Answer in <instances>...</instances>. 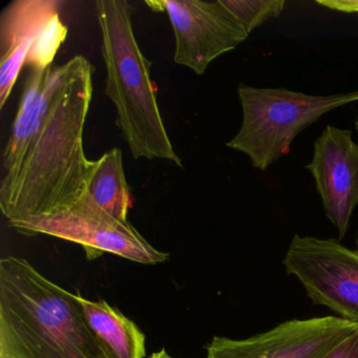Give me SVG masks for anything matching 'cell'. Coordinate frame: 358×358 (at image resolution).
Here are the masks:
<instances>
[{"label": "cell", "instance_id": "cell-1", "mask_svg": "<svg viewBox=\"0 0 358 358\" xmlns=\"http://www.w3.org/2000/svg\"><path fill=\"white\" fill-rule=\"evenodd\" d=\"M95 68L83 57L39 135L0 182V209L9 221L56 213L87 189L93 161L83 131L93 98Z\"/></svg>", "mask_w": 358, "mask_h": 358}, {"label": "cell", "instance_id": "cell-2", "mask_svg": "<svg viewBox=\"0 0 358 358\" xmlns=\"http://www.w3.org/2000/svg\"><path fill=\"white\" fill-rule=\"evenodd\" d=\"M0 358H116L95 334L77 294L27 259L0 261Z\"/></svg>", "mask_w": 358, "mask_h": 358}, {"label": "cell", "instance_id": "cell-3", "mask_svg": "<svg viewBox=\"0 0 358 358\" xmlns=\"http://www.w3.org/2000/svg\"><path fill=\"white\" fill-rule=\"evenodd\" d=\"M95 13L106 64V94L116 108V125L135 160H165L183 169L169 139L133 28L135 8L125 0H98Z\"/></svg>", "mask_w": 358, "mask_h": 358}, {"label": "cell", "instance_id": "cell-4", "mask_svg": "<svg viewBox=\"0 0 358 358\" xmlns=\"http://www.w3.org/2000/svg\"><path fill=\"white\" fill-rule=\"evenodd\" d=\"M238 94L243 122L226 146L247 155L259 171L288 155L295 137L322 115L358 102V91L317 96L241 83Z\"/></svg>", "mask_w": 358, "mask_h": 358}, {"label": "cell", "instance_id": "cell-5", "mask_svg": "<svg viewBox=\"0 0 358 358\" xmlns=\"http://www.w3.org/2000/svg\"><path fill=\"white\" fill-rule=\"evenodd\" d=\"M8 224L24 236L47 234L76 243L90 257L108 252L145 265L163 263L169 257L154 248L129 222L106 213L87 192L62 210Z\"/></svg>", "mask_w": 358, "mask_h": 358}, {"label": "cell", "instance_id": "cell-6", "mask_svg": "<svg viewBox=\"0 0 358 358\" xmlns=\"http://www.w3.org/2000/svg\"><path fill=\"white\" fill-rule=\"evenodd\" d=\"M64 0H13L0 13V110L24 66L43 70L68 36L62 20Z\"/></svg>", "mask_w": 358, "mask_h": 358}, {"label": "cell", "instance_id": "cell-7", "mask_svg": "<svg viewBox=\"0 0 358 358\" xmlns=\"http://www.w3.org/2000/svg\"><path fill=\"white\" fill-rule=\"evenodd\" d=\"M310 299L358 324V253L333 240L294 236L285 255Z\"/></svg>", "mask_w": 358, "mask_h": 358}, {"label": "cell", "instance_id": "cell-8", "mask_svg": "<svg viewBox=\"0 0 358 358\" xmlns=\"http://www.w3.org/2000/svg\"><path fill=\"white\" fill-rule=\"evenodd\" d=\"M154 11L165 12L175 35L173 62L202 76L213 60L244 43L249 35L217 1H146Z\"/></svg>", "mask_w": 358, "mask_h": 358}, {"label": "cell", "instance_id": "cell-9", "mask_svg": "<svg viewBox=\"0 0 358 358\" xmlns=\"http://www.w3.org/2000/svg\"><path fill=\"white\" fill-rule=\"evenodd\" d=\"M357 328L336 316L289 320L250 338L213 337L207 358H320Z\"/></svg>", "mask_w": 358, "mask_h": 358}, {"label": "cell", "instance_id": "cell-10", "mask_svg": "<svg viewBox=\"0 0 358 358\" xmlns=\"http://www.w3.org/2000/svg\"><path fill=\"white\" fill-rule=\"evenodd\" d=\"M306 167L313 176L324 213L343 238L358 205V145L352 131L328 125Z\"/></svg>", "mask_w": 358, "mask_h": 358}, {"label": "cell", "instance_id": "cell-11", "mask_svg": "<svg viewBox=\"0 0 358 358\" xmlns=\"http://www.w3.org/2000/svg\"><path fill=\"white\" fill-rule=\"evenodd\" d=\"M83 56L78 55L59 66L32 70L24 83L17 115L3 155L6 173L11 171L29 146L34 142L76 74Z\"/></svg>", "mask_w": 358, "mask_h": 358}, {"label": "cell", "instance_id": "cell-12", "mask_svg": "<svg viewBox=\"0 0 358 358\" xmlns=\"http://www.w3.org/2000/svg\"><path fill=\"white\" fill-rule=\"evenodd\" d=\"M85 318L95 334L110 348L116 358H144L145 335L135 322L103 299L89 301L77 294Z\"/></svg>", "mask_w": 358, "mask_h": 358}, {"label": "cell", "instance_id": "cell-13", "mask_svg": "<svg viewBox=\"0 0 358 358\" xmlns=\"http://www.w3.org/2000/svg\"><path fill=\"white\" fill-rule=\"evenodd\" d=\"M85 192L106 213L120 221L129 222L131 189L125 177L120 148H112L93 161Z\"/></svg>", "mask_w": 358, "mask_h": 358}, {"label": "cell", "instance_id": "cell-14", "mask_svg": "<svg viewBox=\"0 0 358 358\" xmlns=\"http://www.w3.org/2000/svg\"><path fill=\"white\" fill-rule=\"evenodd\" d=\"M221 3L248 35L268 20L278 17L285 7V0H221Z\"/></svg>", "mask_w": 358, "mask_h": 358}, {"label": "cell", "instance_id": "cell-15", "mask_svg": "<svg viewBox=\"0 0 358 358\" xmlns=\"http://www.w3.org/2000/svg\"><path fill=\"white\" fill-rule=\"evenodd\" d=\"M320 358H358V328Z\"/></svg>", "mask_w": 358, "mask_h": 358}, {"label": "cell", "instance_id": "cell-16", "mask_svg": "<svg viewBox=\"0 0 358 358\" xmlns=\"http://www.w3.org/2000/svg\"><path fill=\"white\" fill-rule=\"evenodd\" d=\"M337 10L345 12H358V1H339Z\"/></svg>", "mask_w": 358, "mask_h": 358}, {"label": "cell", "instance_id": "cell-17", "mask_svg": "<svg viewBox=\"0 0 358 358\" xmlns=\"http://www.w3.org/2000/svg\"><path fill=\"white\" fill-rule=\"evenodd\" d=\"M150 358H173L167 353L166 350L162 349L161 351L156 352V353L152 354Z\"/></svg>", "mask_w": 358, "mask_h": 358}, {"label": "cell", "instance_id": "cell-18", "mask_svg": "<svg viewBox=\"0 0 358 358\" xmlns=\"http://www.w3.org/2000/svg\"><path fill=\"white\" fill-rule=\"evenodd\" d=\"M356 129H357V131H358V119H357V121H356Z\"/></svg>", "mask_w": 358, "mask_h": 358}, {"label": "cell", "instance_id": "cell-19", "mask_svg": "<svg viewBox=\"0 0 358 358\" xmlns=\"http://www.w3.org/2000/svg\"><path fill=\"white\" fill-rule=\"evenodd\" d=\"M357 253H358V250H357Z\"/></svg>", "mask_w": 358, "mask_h": 358}]
</instances>
